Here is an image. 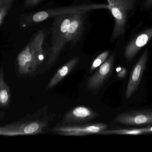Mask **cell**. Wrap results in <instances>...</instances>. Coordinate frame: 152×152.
<instances>
[{"instance_id": "6da1fadb", "label": "cell", "mask_w": 152, "mask_h": 152, "mask_svg": "<svg viewBox=\"0 0 152 152\" xmlns=\"http://www.w3.org/2000/svg\"><path fill=\"white\" fill-rule=\"evenodd\" d=\"M44 39V32L40 31L30 44L18 55L17 69L20 74L26 76L34 74L43 62L45 53L42 45Z\"/></svg>"}, {"instance_id": "7a4b0ae2", "label": "cell", "mask_w": 152, "mask_h": 152, "mask_svg": "<svg viewBox=\"0 0 152 152\" xmlns=\"http://www.w3.org/2000/svg\"><path fill=\"white\" fill-rule=\"evenodd\" d=\"M75 14L57 16L53 21L51 45L48 58V64L52 65L58 60L65 48L64 41L66 32Z\"/></svg>"}, {"instance_id": "3957f363", "label": "cell", "mask_w": 152, "mask_h": 152, "mask_svg": "<svg viewBox=\"0 0 152 152\" xmlns=\"http://www.w3.org/2000/svg\"><path fill=\"white\" fill-rule=\"evenodd\" d=\"M136 0H111L109 10L114 20L112 39L116 40L124 35L126 32L129 17L134 9Z\"/></svg>"}, {"instance_id": "277c9868", "label": "cell", "mask_w": 152, "mask_h": 152, "mask_svg": "<svg viewBox=\"0 0 152 152\" xmlns=\"http://www.w3.org/2000/svg\"><path fill=\"white\" fill-rule=\"evenodd\" d=\"M99 9L109 10V4H82L57 9H49L35 13L33 16L32 19L34 22H41L57 16L67 14L86 13L92 10Z\"/></svg>"}, {"instance_id": "5b68a950", "label": "cell", "mask_w": 152, "mask_h": 152, "mask_svg": "<svg viewBox=\"0 0 152 152\" xmlns=\"http://www.w3.org/2000/svg\"><path fill=\"white\" fill-rule=\"evenodd\" d=\"M48 124L47 121L42 120L17 121L3 126H0V135L11 136L41 134Z\"/></svg>"}, {"instance_id": "8992f818", "label": "cell", "mask_w": 152, "mask_h": 152, "mask_svg": "<svg viewBox=\"0 0 152 152\" xmlns=\"http://www.w3.org/2000/svg\"><path fill=\"white\" fill-rule=\"evenodd\" d=\"M107 129L108 126L104 123H94L82 126H60L53 129L52 131L61 135L80 136L99 134Z\"/></svg>"}, {"instance_id": "52a82bcc", "label": "cell", "mask_w": 152, "mask_h": 152, "mask_svg": "<svg viewBox=\"0 0 152 152\" xmlns=\"http://www.w3.org/2000/svg\"><path fill=\"white\" fill-rule=\"evenodd\" d=\"M115 121L128 126H142L152 124V109L134 110L122 112L115 118Z\"/></svg>"}, {"instance_id": "ba28073f", "label": "cell", "mask_w": 152, "mask_h": 152, "mask_svg": "<svg viewBox=\"0 0 152 152\" xmlns=\"http://www.w3.org/2000/svg\"><path fill=\"white\" fill-rule=\"evenodd\" d=\"M148 57L149 51L146 49L131 70L126 91V100L129 99L138 88L146 68Z\"/></svg>"}, {"instance_id": "9c48e42d", "label": "cell", "mask_w": 152, "mask_h": 152, "mask_svg": "<svg viewBox=\"0 0 152 152\" xmlns=\"http://www.w3.org/2000/svg\"><path fill=\"white\" fill-rule=\"evenodd\" d=\"M115 56V53L112 54L88 78L87 82L88 89L96 90L100 88L110 77L112 72Z\"/></svg>"}, {"instance_id": "30bf717a", "label": "cell", "mask_w": 152, "mask_h": 152, "mask_svg": "<svg viewBox=\"0 0 152 152\" xmlns=\"http://www.w3.org/2000/svg\"><path fill=\"white\" fill-rule=\"evenodd\" d=\"M152 38V28L147 29L137 34L127 45L125 49V59L132 60L137 53L145 46Z\"/></svg>"}, {"instance_id": "8fae6325", "label": "cell", "mask_w": 152, "mask_h": 152, "mask_svg": "<svg viewBox=\"0 0 152 152\" xmlns=\"http://www.w3.org/2000/svg\"><path fill=\"white\" fill-rule=\"evenodd\" d=\"M85 13L74 15L66 32L64 41L65 47L68 43H71V47H74L79 41L85 26Z\"/></svg>"}, {"instance_id": "7c38bea8", "label": "cell", "mask_w": 152, "mask_h": 152, "mask_svg": "<svg viewBox=\"0 0 152 152\" xmlns=\"http://www.w3.org/2000/svg\"><path fill=\"white\" fill-rule=\"evenodd\" d=\"M97 115L96 112L88 107L79 106L66 114L63 122L67 124L87 122L96 117Z\"/></svg>"}, {"instance_id": "4fadbf2b", "label": "cell", "mask_w": 152, "mask_h": 152, "mask_svg": "<svg viewBox=\"0 0 152 152\" xmlns=\"http://www.w3.org/2000/svg\"><path fill=\"white\" fill-rule=\"evenodd\" d=\"M79 61L77 57H74L61 68L53 76L48 84L46 89H51L57 85L75 68Z\"/></svg>"}, {"instance_id": "5bb4252c", "label": "cell", "mask_w": 152, "mask_h": 152, "mask_svg": "<svg viewBox=\"0 0 152 152\" xmlns=\"http://www.w3.org/2000/svg\"><path fill=\"white\" fill-rule=\"evenodd\" d=\"M10 90L4 81V68H0V107L2 109L8 108L11 101Z\"/></svg>"}, {"instance_id": "9a60e30c", "label": "cell", "mask_w": 152, "mask_h": 152, "mask_svg": "<svg viewBox=\"0 0 152 152\" xmlns=\"http://www.w3.org/2000/svg\"><path fill=\"white\" fill-rule=\"evenodd\" d=\"M152 133V126L148 128H142L137 129H113L102 131L100 134L104 135H138Z\"/></svg>"}, {"instance_id": "2e32d148", "label": "cell", "mask_w": 152, "mask_h": 152, "mask_svg": "<svg viewBox=\"0 0 152 152\" xmlns=\"http://www.w3.org/2000/svg\"><path fill=\"white\" fill-rule=\"evenodd\" d=\"M110 54L109 51H105L99 54L93 62L90 69V72H92L94 70L99 68L108 59Z\"/></svg>"}, {"instance_id": "e0dca14e", "label": "cell", "mask_w": 152, "mask_h": 152, "mask_svg": "<svg viewBox=\"0 0 152 152\" xmlns=\"http://www.w3.org/2000/svg\"><path fill=\"white\" fill-rule=\"evenodd\" d=\"M127 74V70L125 68H122L117 74L118 78L119 79H123L125 78Z\"/></svg>"}, {"instance_id": "ac0fdd59", "label": "cell", "mask_w": 152, "mask_h": 152, "mask_svg": "<svg viewBox=\"0 0 152 152\" xmlns=\"http://www.w3.org/2000/svg\"><path fill=\"white\" fill-rule=\"evenodd\" d=\"M152 6V0H146L144 3V7L145 9H149Z\"/></svg>"}, {"instance_id": "d6986e66", "label": "cell", "mask_w": 152, "mask_h": 152, "mask_svg": "<svg viewBox=\"0 0 152 152\" xmlns=\"http://www.w3.org/2000/svg\"><path fill=\"white\" fill-rule=\"evenodd\" d=\"M42 1L43 0H29L28 2H29V4L34 5V4H37Z\"/></svg>"}, {"instance_id": "ffe728a7", "label": "cell", "mask_w": 152, "mask_h": 152, "mask_svg": "<svg viewBox=\"0 0 152 152\" xmlns=\"http://www.w3.org/2000/svg\"><path fill=\"white\" fill-rule=\"evenodd\" d=\"M106 1H107V2H108V4H109L111 2V0H106Z\"/></svg>"}, {"instance_id": "44dd1931", "label": "cell", "mask_w": 152, "mask_h": 152, "mask_svg": "<svg viewBox=\"0 0 152 152\" xmlns=\"http://www.w3.org/2000/svg\"><path fill=\"white\" fill-rule=\"evenodd\" d=\"M1 19H2L1 16V15H0V24H1Z\"/></svg>"}]
</instances>
